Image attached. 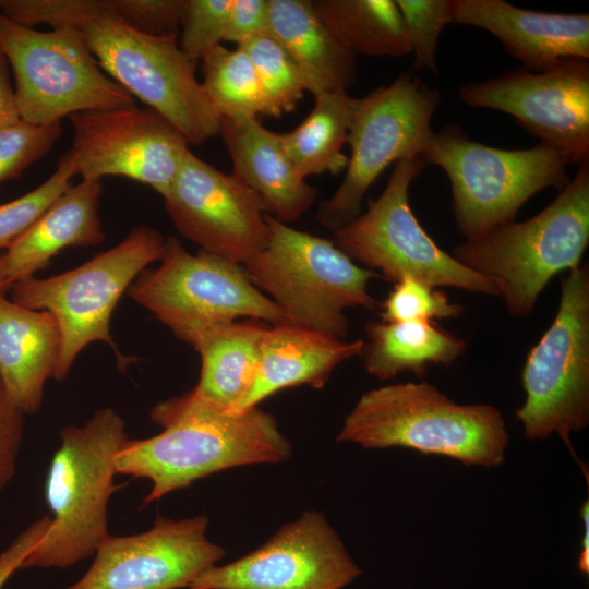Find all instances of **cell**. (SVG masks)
Here are the masks:
<instances>
[{
  "mask_svg": "<svg viewBox=\"0 0 589 589\" xmlns=\"http://www.w3.org/2000/svg\"><path fill=\"white\" fill-rule=\"evenodd\" d=\"M203 87L221 118L263 112L259 80L248 55L218 45L201 59Z\"/></svg>",
  "mask_w": 589,
  "mask_h": 589,
  "instance_id": "obj_29",
  "label": "cell"
},
{
  "mask_svg": "<svg viewBox=\"0 0 589 589\" xmlns=\"http://www.w3.org/2000/svg\"><path fill=\"white\" fill-rule=\"evenodd\" d=\"M84 2L83 17L73 27L111 79L168 120L189 144L219 135L221 117L177 36L141 32L105 13L104 0Z\"/></svg>",
  "mask_w": 589,
  "mask_h": 589,
  "instance_id": "obj_6",
  "label": "cell"
},
{
  "mask_svg": "<svg viewBox=\"0 0 589 589\" xmlns=\"http://www.w3.org/2000/svg\"><path fill=\"white\" fill-rule=\"evenodd\" d=\"M163 199L175 228L201 251L242 265L266 243L268 225L259 196L191 151Z\"/></svg>",
  "mask_w": 589,
  "mask_h": 589,
  "instance_id": "obj_17",
  "label": "cell"
},
{
  "mask_svg": "<svg viewBox=\"0 0 589 589\" xmlns=\"http://www.w3.org/2000/svg\"><path fill=\"white\" fill-rule=\"evenodd\" d=\"M127 293L180 340L194 346L209 330L239 317L288 323L279 308L248 277L242 265L166 239L156 268H145Z\"/></svg>",
  "mask_w": 589,
  "mask_h": 589,
  "instance_id": "obj_9",
  "label": "cell"
},
{
  "mask_svg": "<svg viewBox=\"0 0 589 589\" xmlns=\"http://www.w3.org/2000/svg\"><path fill=\"white\" fill-rule=\"evenodd\" d=\"M219 135L232 163V175L261 200L265 213L284 224L298 220L317 197V190L294 168L280 133L255 116L221 118Z\"/></svg>",
  "mask_w": 589,
  "mask_h": 589,
  "instance_id": "obj_20",
  "label": "cell"
},
{
  "mask_svg": "<svg viewBox=\"0 0 589 589\" xmlns=\"http://www.w3.org/2000/svg\"><path fill=\"white\" fill-rule=\"evenodd\" d=\"M101 180L82 179L67 189L2 255L10 286L45 268L69 247L103 243Z\"/></svg>",
  "mask_w": 589,
  "mask_h": 589,
  "instance_id": "obj_22",
  "label": "cell"
},
{
  "mask_svg": "<svg viewBox=\"0 0 589 589\" xmlns=\"http://www.w3.org/2000/svg\"><path fill=\"white\" fill-rule=\"evenodd\" d=\"M421 156L447 175L454 217L465 241L513 221L534 194L546 188L562 190L569 181L568 157L551 145L503 149L470 140L457 127L433 132Z\"/></svg>",
  "mask_w": 589,
  "mask_h": 589,
  "instance_id": "obj_7",
  "label": "cell"
},
{
  "mask_svg": "<svg viewBox=\"0 0 589 589\" xmlns=\"http://www.w3.org/2000/svg\"><path fill=\"white\" fill-rule=\"evenodd\" d=\"M363 340L342 338L291 323L266 327L261 359L249 390L235 407L244 411L293 386L322 388L344 361L361 356Z\"/></svg>",
  "mask_w": 589,
  "mask_h": 589,
  "instance_id": "obj_21",
  "label": "cell"
},
{
  "mask_svg": "<svg viewBox=\"0 0 589 589\" xmlns=\"http://www.w3.org/2000/svg\"><path fill=\"white\" fill-rule=\"evenodd\" d=\"M361 569L325 516L305 512L249 554L199 575L189 589H340Z\"/></svg>",
  "mask_w": 589,
  "mask_h": 589,
  "instance_id": "obj_16",
  "label": "cell"
},
{
  "mask_svg": "<svg viewBox=\"0 0 589 589\" xmlns=\"http://www.w3.org/2000/svg\"><path fill=\"white\" fill-rule=\"evenodd\" d=\"M201 515L171 520L158 517L147 531L108 536L87 572L65 589H180L226 554L206 536Z\"/></svg>",
  "mask_w": 589,
  "mask_h": 589,
  "instance_id": "obj_18",
  "label": "cell"
},
{
  "mask_svg": "<svg viewBox=\"0 0 589 589\" xmlns=\"http://www.w3.org/2000/svg\"><path fill=\"white\" fill-rule=\"evenodd\" d=\"M233 0H182L180 39L184 55L196 62L224 41Z\"/></svg>",
  "mask_w": 589,
  "mask_h": 589,
  "instance_id": "obj_34",
  "label": "cell"
},
{
  "mask_svg": "<svg viewBox=\"0 0 589 589\" xmlns=\"http://www.w3.org/2000/svg\"><path fill=\"white\" fill-rule=\"evenodd\" d=\"M359 99L344 89L315 96L306 118L293 130L280 133L286 154L303 178L346 170L348 157L342 147Z\"/></svg>",
  "mask_w": 589,
  "mask_h": 589,
  "instance_id": "obj_27",
  "label": "cell"
},
{
  "mask_svg": "<svg viewBox=\"0 0 589 589\" xmlns=\"http://www.w3.org/2000/svg\"><path fill=\"white\" fill-rule=\"evenodd\" d=\"M525 401L516 418L529 440L558 435L573 453L570 435L589 423V268L562 279L557 312L530 349L522 371Z\"/></svg>",
  "mask_w": 589,
  "mask_h": 589,
  "instance_id": "obj_12",
  "label": "cell"
},
{
  "mask_svg": "<svg viewBox=\"0 0 589 589\" xmlns=\"http://www.w3.org/2000/svg\"><path fill=\"white\" fill-rule=\"evenodd\" d=\"M79 175L75 154H62L53 173L40 185L8 203L0 204V250H8L67 190Z\"/></svg>",
  "mask_w": 589,
  "mask_h": 589,
  "instance_id": "obj_31",
  "label": "cell"
},
{
  "mask_svg": "<svg viewBox=\"0 0 589 589\" xmlns=\"http://www.w3.org/2000/svg\"><path fill=\"white\" fill-rule=\"evenodd\" d=\"M50 521V515H44L28 525L0 552V589L16 570L22 568L28 554L46 533Z\"/></svg>",
  "mask_w": 589,
  "mask_h": 589,
  "instance_id": "obj_38",
  "label": "cell"
},
{
  "mask_svg": "<svg viewBox=\"0 0 589 589\" xmlns=\"http://www.w3.org/2000/svg\"><path fill=\"white\" fill-rule=\"evenodd\" d=\"M269 34L298 65L314 97L357 81V58L329 29L311 0H268Z\"/></svg>",
  "mask_w": 589,
  "mask_h": 589,
  "instance_id": "obj_24",
  "label": "cell"
},
{
  "mask_svg": "<svg viewBox=\"0 0 589 589\" xmlns=\"http://www.w3.org/2000/svg\"><path fill=\"white\" fill-rule=\"evenodd\" d=\"M266 327L252 321H236L203 335L193 346L202 362L193 393L205 401L233 410L256 375Z\"/></svg>",
  "mask_w": 589,
  "mask_h": 589,
  "instance_id": "obj_26",
  "label": "cell"
},
{
  "mask_svg": "<svg viewBox=\"0 0 589 589\" xmlns=\"http://www.w3.org/2000/svg\"><path fill=\"white\" fill-rule=\"evenodd\" d=\"M61 123L36 125L21 120L0 130V183L20 178L46 156L61 136Z\"/></svg>",
  "mask_w": 589,
  "mask_h": 589,
  "instance_id": "obj_35",
  "label": "cell"
},
{
  "mask_svg": "<svg viewBox=\"0 0 589 589\" xmlns=\"http://www.w3.org/2000/svg\"><path fill=\"white\" fill-rule=\"evenodd\" d=\"M580 516L584 525V534L581 539V551L578 560V568L581 573L589 574V502L586 500L580 509Z\"/></svg>",
  "mask_w": 589,
  "mask_h": 589,
  "instance_id": "obj_40",
  "label": "cell"
},
{
  "mask_svg": "<svg viewBox=\"0 0 589 589\" xmlns=\"http://www.w3.org/2000/svg\"><path fill=\"white\" fill-rule=\"evenodd\" d=\"M268 235L262 250L242 267L252 284L288 323L345 339L348 308L373 310L370 279L380 275L356 264L330 240L265 215Z\"/></svg>",
  "mask_w": 589,
  "mask_h": 589,
  "instance_id": "obj_5",
  "label": "cell"
},
{
  "mask_svg": "<svg viewBox=\"0 0 589 589\" xmlns=\"http://www.w3.org/2000/svg\"><path fill=\"white\" fill-rule=\"evenodd\" d=\"M470 107L500 110L570 164H589V62L570 59L542 72H505L459 87Z\"/></svg>",
  "mask_w": 589,
  "mask_h": 589,
  "instance_id": "obj_14",
  "label": "cell"
},
{
  "mask_svg": "<svg viewBox=\"0 0 589 589\" xmlns=\"http://www.w3.org/2000/svg\"><path fill=\"white\" fill-rule=\"evenodd\" d=\"M11 286L8 281L2 255L0 256V291H7Z\"/></svg>",
  "mask_w": 589,
  "mask_h": 589,
  "instance_id": "obj_41",
  "label": "cell"
},
{
  "mask_svg": "<svg viewBox=\"0 0 589 589\" xmlns=\"http://www.w3.org/2000/svg\"><path fill=\"white\" fill-rule=\"evenodd\" d=\"M361 356L365 371L389 380L402 372L422 376L429 365H452L466 341L434 322H369Z\"/></svg>",
  "mask_w": 589,
  "mask_h": 589,
  "instance_id": "obj_25",
  "label": "cell"
},
{
  "mask_svg": "<svg viewBox=\"0 0 589 589\" xmlns=\"http://www.w3.org/2000/svg\"><path fill=\"white\" fill-rule=\"evenodd\" d=\"M165 242L157 229L140 225L117 245L77 267L47 278L32 276L11 286V300L49 312L56 320L60 351L53 380L64 381L80 352L92 342L108 344L122 359L110 333L112 313L134 279L159 261Z\"/></svg>",
  "mask_w": 589,
  "mask_h": 589,
  "instance_id": "obj_8",
  "label": "cell"
},
{
  "mask_svg": "<svg viewBox=\"0 0 589 589\" xmlns=\"http://www.w3.org/2000/svg\"><path fill=\"white\" fill-rule=\"evenodd\" d=\"M268 34V0L232 1L224 41L235 43L238 46L254 36Z\"/></svg>",
  "mask_w": 589,
  "mask_h": 589,
  "instance_id": "obj_37",
  "label": "cell"
},
{
  "mask_svg": "<svg viewBox=\"0 0 589 589\" xmlns=\"http://www.w3.org/2000/svg\"><path fill=\"white\" fill-rule=\"evenodd\" d=\"M320 16L352 53L404 57L411 45L395 0H312Z\"/></svg>",
  "mask_w": 589,
  "mask_h": 589,
  "instance_id": "obj_28",
  "label": "cell"
},
{
  "mask_svg": "<svg viewBox=\"0 0 589 589\" xmlns=\"http://www.w3.org/2000/svg\"><path fill=\"white\" fill-rule=\"evenodd\" d=\"M21 121L15 91L10 79V64L0 47V130Z\"/></svg>",
  "mask_w": 589,
  "mask_h": 589,
  "instance_id": "obj_39",
  "label": "cell"
},
{
  "mask_svg": "<svg viewBox=\"0 0 589 589\" xmlns=\"http://www.w3.org/2000/svg\"><path fill=\"white\" fill-rule=\"evenodd\" d=\"M337 441L364 448L407 447L490 468L504 462L509 436L494 406L460 405L432 384L409 382L364 393Z\"/></svg>",
  "mask_w": 589,
  "mask_h": 589,
  "instance_id": "obj_2",
  "label": "cell"
},
{
  "mask_svg": "<svg viewBox=\"0 0 589 589\" xmlns=\"http://www.w3.org/2000/svg\"><path fill=\"white\" fill-rule=\"evenodd\" d=\"M588 243L589 164H585L541 212L464 241L452 255L498 281L507 311L525 316L556 274L579 266Z\"/></svg>",
  "mask_w": 589,
  "mask_h": 589,
  "instance_id": "obj_4",
  "label": "cell"
},
{
  "mask_svg": "<svg viewBox=\"0 0 589 589\" xmlns=\"http://www.w3.org/2000/svg\"><path fill=\"white\" fill-rule=\"evenodd\" d=\"M24 416L0 378V491L11 482L16 471Z\"/></svg>",
  "mask_w": 589,
  "mask_h": 589,
  "instance_id": "obj_36",
  "label": "cell"
},
{
  "mask_svg": "<svg viewBox=\"0 0 589 589\" xmlns=\"http://www.w3.org/2000/svg\"><path fill=\"white\" fill-rule=\"evenodd\" d=\"M69 119L82 179L121 176L165 197L190 151L183 134L151 108L79 112Z\"/></svg>",
  "mask_w": 589,
  "mask_h": 589,
  "instance_id": "obj_15",
  "label": "cell"
},
{
  "mask_svg": "<svg viewBox=\"0 0 589 589\" xmlns=\"http://www.w3.org/2000/svg\"><path fill=\"white\" fill-rule=\"evenodd\" d=\"M45 483L50 526L22 568H67L95 554L109 536L107 506L118 489L115 456L129 438L112 408L98 409L83 425L60 430Z\"/></svg>",
  "mask_w": 589,
  "mask_h": 589,
  "instance_id": "obj_3",
  "label": "cell"
},
{
  "mask_svg": "<svg viewBox=\"0 0 589 589\" xmlns=\"http://www.w3.org/2000/svg\"><path fill=\"white\" fill-rule=\"evenodd\" d=\"M59 351L60 334L53 316L20 305L0 291V378L25 414L40 409Z\"/></svg>",
  "mask_w": 589,
  "mask_h": 589,
  "instance_id": "obj_23",
  "label": "cell"
},
{
  "mask_svg": "<svg viewBox=\"0 0 589 589\" xmlns=\"http://www.w3.org/2000/svg\"><path fill=\"white\" fill-rule=\"evenodd\" d=\"M425 166L422 156L395 163L383 192L363 214L335 230L333 242L352 261L393 283L410 277L435 288L500 297L498 281L441 249L416 218L409 190Z\"/></svg>",
  "mask_w": 589,
  "mask_h": 589,
  "instance_id": "obj_11",
  "label": "cell"
},
{
  "mask_svg": "<svg viewBox=\"0 0 589 589\" xmlns=\"http://www.w3.org/2000/svg\"><path fill=\"white\" fill-rule=\"evenodd\" d=\"M440 100L437 89L410 72L359 99L347 137L351 154L345 177L317 211L323 226L335 231L359 216L366 191L389 165L421 156Z\"/></svg>",
  "mask_w": 589,
  "mask_h": 589,
  "instance_id": "obj_13",
  "label": "cell"
},
{
  "mask_svg": "<svg viewBox=\"0 0 589 589\" xmlns=\"http://www.w3.org/2000/svg\"><path fill=\"white\" fill-rule=\"evenodd\" d=\"M414 56L412 69L437 73L436 52L444 27L454 23L456 0H395Z\"/></svg>",
  "mask_w": 589,
  "mask_h": 589,
  "instance_id": "obj_32",
  "label": "cell"
},
{
  "mask_svg": "<svg viewBox=\"0 0 589 589\" xmlns=\"http://www.w3.org/2000/svg\"><path fill=\"white\" fill-rule=\"evenodd\" d=\"M464 309L441 290L414 278H402L382 304L383 322H433L457 317Z\"/></svg>",
  "mask_w": 589,
  "mask_h": 589,
  "instance_id": "obj_33",
  "label": "cell"
},
{
  "mask_svg": "<svg viewBox=\"0 0 589 589\" xmlns=\"http://www.w3.org/2000/svg\"><path fill=\"white\" fill-rule=\"evenodd\" d=\"M250 58L263 99L262 115L278 118L293 111L305 93L294 60L272 35H259L238 45Z\"/></svg>",
  "mask_w": 589,
  "mask_h": 589,
  "instance_id": "obj_30",
  "label": "cell"
},
{
  "mask_svg": "<svg viewBox=\"0 0 589 589\" xmlns=\"http://www.w3.org/2000/svg\"><path fill=\"white\" fill-rule=\"evenodd\" d=\"M151 418L163 431L147 438H128L115 456L117 474L151 480L143 506L212 473L281 462L291 455V444L272 414L257 407L220 408L192 389L155 405Z\"/></svg>",
  "mask_w": 589,
  "mask_h": 589,
  "instance_id": "obj_1",
  "label": "cell"
},
{
  "mask_svg": "<svg viewBox=\"0 0 589 589\" xmlns=\"http://www.w3.org/2000/svg\"><path fill=\"white\" fill-rule=\"evenodd\" d=\"M454 23L491 33L528 71L589 59L588 13L531 11L503 0H456Z\"/></svg>",
  "mask_w": 589,
  "mask_h": 589,
  "instance_id": "obj_19",
  "label": "cell"
},
{
  "mask_svg": "<svg viewBox=\"0 0 589 589\" xmlns=\"http://www.w3.org/2000/svg\"><path fill=\"white\" fill-rule=\"evenodd\" d=\"M0 47L14 73L21 120L48 125L79 112L134 107L74 27L40 32L0 13Z\"/></svg>",
  "mask_w": 589,
  "mask_h": 589,
  "instance_id": "obj_10",
  "label": "cell"
}]
</instances>
